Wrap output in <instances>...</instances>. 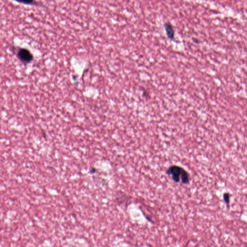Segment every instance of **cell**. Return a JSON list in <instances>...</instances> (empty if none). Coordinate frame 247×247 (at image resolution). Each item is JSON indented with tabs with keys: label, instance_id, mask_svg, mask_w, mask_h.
Masks as SVG:
<instances>
[{
	"label": "cell",
	"instance_id": "1",
	"mask_svg": "<svg viewBox=\"0 0 247 247\" xmlns=\"http://www.w3.org/2000/svg\"><path fill=\"white\" fill-rule=\"evenodd\" d=\"M167 174L171 177L175 182H182L186 184L189 182V175L188 172L182 167L179 166H171L167 170Z\"/></svg>",
	"mask_w": 247,
	"mask_h": 247
},
{
	"label": "cell",
	"instance_id": "2",
	"mask_svg": "<svg viewBox=\"0 0 247 247\" xmlns=\"http://www.w3.org/2000/svg\"><path fill=\"white\" fill-rule=\"evenodd\" d=\"M18 59L24 63H29L33 59V56L29 50L25 48H20L17 53Z\"/></svg>",
	"mask_w": 247,
	"mask_h": 247
},
{
	"label": "cell",
	"instance_id": "3",
	"mask_svg": "<svg viewBox=\"0 0 247 247\" xmlns=\"http://www.w3.org/2000/svg\"><path fill=\"white\" fill-rule=\"evenodd\" d=\"M164 29L165 30L167 36L170 39L173 40L174 39L175 32L174 28L170 22H166L164 24Z\"/></svg>",
	"mask_w": 247,
	"mask_h": 247
},
{
	"label": "cell",
	"instance_id": "4",
	"mask_svg": "<svg viewBox=\"0 0 247 247\" xmlns=\"http://www.w3.org/2000/svg\"><path fill=\"white\" fill-rule=\"evenodd\" d=\"M223 199L225 202L228 207L229 208V203H230V195L229 193H225L223 195Z\"/></svg>",
	"mask_w": 247,
	"mask_h": 247
},
{
	"label": "cell",
	"instance_id": "5",
	"mask_svg": "<svg viewBox=\"0 0 247 247\" xmlns=\"http://www.w3.org/2000/svg\"><path fill=\"white\" fill-rule=\"evenodd\" d=\"M20 3H24V4H32V3H34L35 2H34L33 1H20Z\"/></svg>",
	"mask_w": 247,
	"mask_h": 247
}]
</instances>
